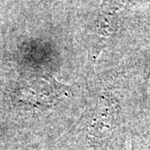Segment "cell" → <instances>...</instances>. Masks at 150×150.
Here are the masks:
<instances>
[]
</instances>
